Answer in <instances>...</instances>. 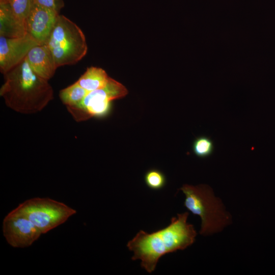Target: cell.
I'll return each instance as SVG.
<instances>
[{"mask_svg":"<svg viewBox=\"0 0 275 275\" xmlns=\"http://www.w3.org/2000/svg\"><path fill=\"white\" fill-rule=\"evenodd\" d=\"M57 68L73 65L87 54L88 46L84 33L74 22L59 15L46 43Z\"/></svg>","mask_w":275,"mask_h":275,"instance_id":"cell-4","label":"cell"},{"mask_svg":"<svg viewBox=\"0 0 275 275\" xmlns=\"http://www.w3.org/2000/svg\"><path fill=\"white\" fill-rule=\"evenodd\" d=\"M41 232L45 234L66 222L76 213L74 209L49 198H33L16 208Z\"/></svg>","mask_w":275,"mask_h":275,"instance_id":"cell-5","label":"cell"},{"mask_svg":"<svg viewBox=\"0 0 275 275\" xmlns=\"http://www.w3.org/2000/svg\"><path fill=\"white\" fill-rule=\"evenodd\" d=\"M89 92L75 82L61 90L59 97L67 107H73L80 104Z\"/></svg>","mask_w":275,"mask_h":275,"instance_id":"cell-13","label":"cell"},{"mask_svg":"<svg viewBox=\"0 0 275 275\" xmlns=\"http://www.w3.org/2000/svg\"><path fill=\"white\" fill-rule=\"evenodd\" d=\"M34 3L58 13L64 6L63 0H34Z\"/></svg>","mask_w":275,"mask_h":275,"instance_id":"cell-17","label":"cell"},{"mask_svg":"<svg viewBox=\"0 0 275 275\" xmlns=\"http://www.w3.org/2000/svg\"><path fill=\"white\" fill-rule=\"evenodd\" d=\"M59 13L35 3L26 19L27 32L41 44H46Z\"/></svg>","mask_w":275,"mask_h":275,"instance_id":"cell-9","label":"cell"},{"mask_svg":"<svg viewBox=\"0 0 275 275\" xmlns=\"http://www.w3.org/2000/svg\"><path fill=\"white\" fill-rule=\"evenodd\" d=\"M5 82L0 89L7 106L22 114L41 111L53 98L48 80L35 73L25 58L4 74Z\"/></svg>","mask_w":275,"mask_h":275,"instance_id":"cell-2","label":"cell"},{"mask_svg":"<svg viewBox=\"0 0 275 275\" xmlns=\"http://www.w3.org/2000/svg\"><path fill=\"white\" fill-rule=\"evenodd\" d=\"M180 190L185 197L184 206L201 219V235H213L231 224V215L226 211L221 200L215 196L209 185L185 184Z\"/></svg>","mask_w":275,"mask_h":275,"instance_id":"cell-3","label":"cell"},{"mask_svg":"<svg viewBox=\"0 0 275 275\" xmlns=\"http://www.w3.org/2000/svg\"><path fill=\"white\" fill-rule=\"evenodd\" d=\"M213 141L206 135L196 138L192 144V151L197 157L205 158L211 156L214 151Z\"/></svg>","mask_w":275,"mask_h":275,"instance_id":"cell-14","label":"cell"},{"mask_svg":"<svg viewBox=\"0 0 275 275\" xmlns=\"http://www.w3.org/2000/svg\"><path fill=\"white\" fill-rule=\"evenodd\" d=\"M110 77L100 68L91 67L79 77L76 82L88 92L104 87Z\"/></svg>","mask_w":275,"mask_h":275,"instance_id":"cell-12","label":"cell"},{"mask_svg":"<svg viewBox=\"0 0 275 275\" xmlns=\"http://www.w3.org/2000/svg\"><path fill=\"white\" fill-rule=\"evenodd\" d=\"M6 1L9 3L14 14L20 19L25 22L34 3V0Z\"/></svg>","mask_w":275,"mask_h":275,"instance_id":"cell-16","label":"cell"},{"mask_svg":"<svg viewBox=\"0 0 275 275\" xmlns=\"http://www.w3.org/2000/svg\"><path fill=\"white\" fill-rule=\"evenodd\" d=\"M2 230L7 242L14 248L29 247L42 234L41 231L16 208L5 217Z\"/></svg>","mask_w":275,"mask_h":275,"instance_id":"cell-7","label":"cell"},{"mask_svg":"<svg viewBox=\"0 0 275 275\" xmlns=\"http://www.w3.org/2000/svg\"><path fill=\"white\" fill-rule=\"evenodd\" d=\"M33 71L40 77L49 80L57 68L52 54L46 44L32 48L25 57Z\"/></svg>","mask_w":275,"mask_h":275,"instance_id":"cell-10","label":"cell"},{"mask_svg":"<svg viewBox=\"0 0 275 275\" xmlns=\"http://www.w3.org/2000/svg\"><path fill=\"white\" fill-rule=\"evenodd\" d=\"M41 44L28 33L17 38L0 36V71L6 74L24 60L34 46Z\"/></svg>","mask_w":275,"mask_h":275,"instance_id":"cell-8","label":"cell"},{"mask_svg":"<svg viewBox=\"0 0 275 275\" xmlns=\"http://www.w3.org/2000/svg\"><path fill=\"white\" fill-rule=\"evenodd\" d=\"M27 33L25 22L14 14L6 0H0V36L17 38Z\"/></svg>","mask_w":275,"mask_h":275,"instance_id":"cell-11","label":"cell"},{"mask_svg":"<svg viewBox=\"0 0 275 275\" xmlns=\"http://www.w3.org/2000/svg\"><path fill=\"white\" fill-rule=\"evenodd\" d=\"M188 215V212L178 214L167 227L151 233L140 230L127 244L128 250L133 253L131 259L140 260L141 267L151 273L162 256L191 245L197 232L194 226L187 223Z\"/></svg>","mask_w":275,"mask_h":275,"instance_id":"cell-1","label":"cell"},{"mask_svg":"<svg viewBox=\"0 0 275 275\" xmlns=\"http://www.w3.org/2000/svg\"><path fill=\"white\" fill-rule=\"evenodd\" d=\"M146 185L151 189L159 190L166 184V178L160 171L152 169L148 170L144 176Z\"/></svg>","mask_w":275,"mask_h":275,"instance_id":"cell-15","label":"cell"},{"mask_svg":"<svg viewBox=\"0 0 275 275\" xmlns=\"http://www.w3.org/2000/svg\"><path fill=\"white\" fill-rule=\"evenodd\" d=\"M127 94L124 86L109 77L104 87L89 92L80 104L67 108L76 121L102 117L108 113L112 101L123 98Z\"/></svg>","mask_w":275,"mask_h":275,"instance_id":"cell-6","label":"cell"}]
</instances>
